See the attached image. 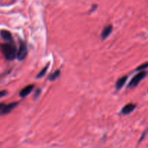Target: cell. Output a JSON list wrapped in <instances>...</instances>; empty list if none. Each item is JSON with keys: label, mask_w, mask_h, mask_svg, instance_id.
<instances>
[{"label": "cell", "mask_w": 148, "mask_h": 148, "mask_svg": "<svg viewBox=\"0 0 148 148\" xmlns=\"http://www.w3.org/2000/svg\"><path fill=\"white\" fill-rule=\"evenodd\" d=\"M146 75H147V72H146V71H140V73L136 74V75L133 77L132 79L131 80V81H130V84H129L128 85L129 88H134V87L137 86L140 84V81H141L143 78H145Z\"/></svg>", "instance_id": "2"}, {"label": "cell", "mask_w": 148, "mask_h": 148, "mask_svg": "<svg viewBox=\"0 0 148 148\" xmlns=\"http://www.w3.org/2000/svg\"><path fill=\"white\" fill-rule=\"evenodd\" d=\"M1 50L6 59L8 60H13L17 57V48L12 43L1 44Z\"/></svg>", "instance_id": "1"}, {"label": "cell", "mask_w": 148, "mask_h": 148, "mask_svg": "<svg viewBox=\"0 0 148 148\" xmlns=\"http://www.w3.org/2000/svg\"><path fill=\"white\" fill-rule=\"evenodd\" d=\"M113 30V26L112 25H108V26H106L104 29L103 30L102 33H101V38L102 39H106L112 32Z\"/></svg>", "instance_id": "7"}, {"label": "cell", "mask_w": 148, "mask_h": 148, "mask_svg": "<svg viewBox=\"0 0 148 148\" xmlns=\"http://www.w3.org/2000/svg\"><path fill=\"white\" fill-rule=\"evenodd\" d=\"M27 54V49L26 44L23 41H20V46L17 52V58L19 60H23L26 57Z\"/></svg>", "instance_id": "3"}, {"label": "cell", "mask_w": 148, "mask_h": 148, "mask_svg": "<svg viewBox=\"0 0 148 148\" xmlns=\"http://www.w3.org/2000/svg\"><path fill=\"white\" fill-rule=\"evenodd\" d=\"M60 74H61V71L60 70H57V71H55L54 73H53L50 75V77H49V80L51 81H55L56 78H59Z\"/></svg>", "instance_id": "10"}, {"label": "cell", "mask_w": 148, "mask_h": 148, "mask_svg": "<svg viewBox=\"0 0 148 148\" xmlns=\"http://www.w3.org/2000/svg\"><path fill=\"white\" fill-rule=\"evenodd\" d=\"M137 105L134 103H129V104H126L121 110V113L124 115H129L131 113H132L136 108Z\"/></svg>", "instance_id": "5"}, {"label": "cell", "mask_w": 148, "mask_h": 148, "mask_svg": "<svg viewBox=\"0 0 148 148\" xmlns=\"http://www.w3.org/2000/svg\"><path fill=\"white\" fill-rule=\"evenodd\" d=\"M147 68H148V62L143 64V65H141L140 66H139L138 68H137V70H136V71H143L144 70L147 69Z\"/></svg>", "instance_id": "12"}, {"label": "cell", "mask_w": 148, "mask_h": 148, "mask_svg": "<svg viewBox=\"0 0 148 148\" xmlns=\"http://www.w3.org/2000/svg\"><path fill=\"white\" fill-rule=\"evenodd\" d=\"M7 94V91L6 90H3V91H0V98L1 97H4Z\"/></svg>", "instance_id": "13"}, {"label": "cell", "mask_w": 148, "mask_h": 148, "mask_svg": "<svg viewBox=\"0 0 148 148\" xmlns=\"http://www.w3.org/2000/svg\"><path fill=\"white\" fill-rule=\"evenodd\" d=\"M49 64H48L47 65H46V66H45L44 68H43V69L41 70V71H40V72H39V73L38 74V75H37V78H42V77L43 76V75H45V74L46 73V72H47V71H48V68H49Z\"/></svg>", "instance_id": "11"}, {"label": "cell", "mask_w": 148, "mask_h": 148, "mask_svg": "<svg viewBox=\"0 0 148 148\" xmlns=\"http://www.w3.org/2000/svg\"><path fill=\"white\" fill-rule=\"evenodd\" d=\"M127 78H128V76L124 75V76L121 77V78H120L119 79H118V81H117L116 82V86L117 89H121L124 86L126 81H127Z\"/></svg>", "instance_id": "9"}, {"label": "cell", "mask_w": 148, "mask_h": 148, "mask_svg": "<svg viewBox=\"0 0 148 148\" xmlns=\"http://www.w3.org/2000/svg\"><path fill=\"white\" fill-rule=\"evenodd\" d=\"M1 36L3 39H4L5 41H7L10 42V43H12L13 41L12 39V36L11 33L8 30H2L1 31Z\"/></svg>", "instance_id": "8"}, {"label": "cell", "mask_w": 148, "mask_h": 148, "mask_svg": "<svg viewBox=\"0 0 148 148\" xmlns=\"http://www.w3.org/2000/svg\"><path fill=\"white\" fill-rule=\"evenodd\" d=\"M17 104H18V102H16L10 103V104H5L4 107H3V108L0 110V115H4L8 114V113H10V112L17 105Z\"/></svg>", "instance_id": "4"}, {"label": "cell", "mask_w": 148, "mask_h": 148, "mask_svg": "<svg viewBox=\"0 0 148 148\" xmlns=\"http://www.w3.org/2000/svg\"><path fill=\"white\" fill-rule=\"evenodd\" d=\"M33 88H34V85L33 84H30V85L26 86L25 87L21 89V91H20V96L21 97H25L27 95L30 94L33 91Z\"/></svg>", "instance_id": "6"}, {"label": "cell", "mask_w": 148, "mask_h": 148, "mask_svg": "<svg viewBox=\"0 0 148 148\" xmlns=\"http://www.w3.org/2000/svg\"><path fill=\"white\" fill-rule=\"evenodd\" d=\"M4 104H5L4 103H0V110L3 108V107L4 106Z\"/></svg>", "instance_id": "14"}]
</instances>
